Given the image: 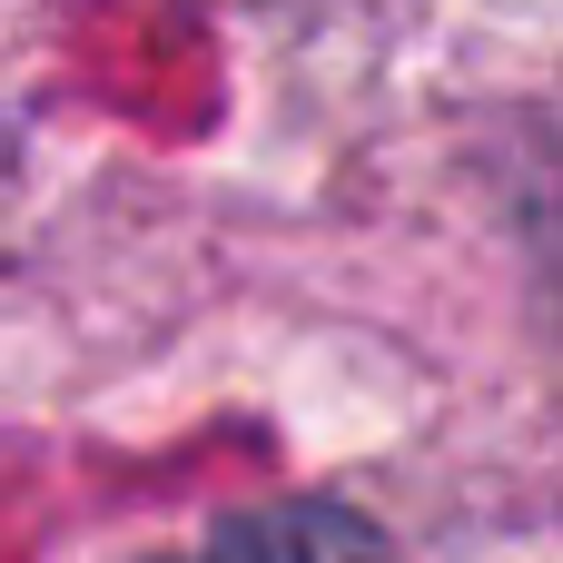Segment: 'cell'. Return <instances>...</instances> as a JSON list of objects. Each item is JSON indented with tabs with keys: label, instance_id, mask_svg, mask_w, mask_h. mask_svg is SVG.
I'll return each instance as SVG.
<instances>
[{
	"label": "cell",
	"instance_id": "obj_1",
	"mask_svg": "<svg viewBox=\"0 0 563 563\" xmlns=\"http://www.w3.org/2000/svg\"><path fill=\"white\" fill-rule=\"evenodd\" d=\"M148 563H396V554L346 505H257V515H228L198 544H168Z\"/></svg>",
	"mask_w": 563,
	"mask_h": 563
}]
</instances>
